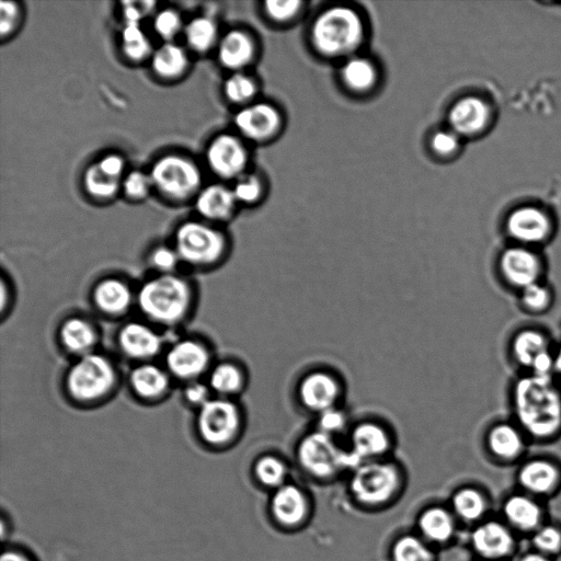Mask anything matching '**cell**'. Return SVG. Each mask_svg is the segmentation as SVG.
I'll return each mask as SVG.
<instances>
[{
    "label": "cell",
    "mask_w": 561,
    "mask_h": 561,
    "mask_svg": "<svg viewBox=\"0 0 561 561\" xmlns=\"http://www.w3.org/2000/svg\"><path fill=\"white\" fill-rule=\"evenodd\" d=\"M295 458L298 467L307 476L318 480L333 479L344 472H351L359 465L344 439L313 427L298 438Z\"/></svg>",
    "instance_id": "7a4b0ae2"
},
{
    "label": "cell",
    "mask_w": 561,
    "mask_h": 561,
    "mask_svg": "<svg viewBox=\"0 0 561 561\" xmlns=\"http://www.w3.org/2000/svg\"><path fill=\"white\" fill-rule=\"evenodd\" d=\"M118 342L126 355L137 359L150 358L161 348L159 335L139 322L127 323L119 332Z\"/></svg>",
    "instance_id": "44dd1931"
},
{
    "label": "cell",
    "mask_w": 561,
    "mask_h": 561,
    "mask_svg": "<svg viewBox=\"0 0 561 561\" xmlns=\"http://www.w3.org/2000/svg\"><path fill=\"white\" fill-rule=\"evenodd\" d=\"M209 168L219 176L230 179L239 175L247 164L243 145L231 135H219L209 145L206 153Z\"/></svg>",
    "instance_id": "e0dca14e"
},
{
    "label": "cell",
    "mask_w": 561,
    "mask_h": 561,
    "mask_svg": "<svg viewBox=\"0 0 561 561\" xmlns=\"http://www.w3.org/2000/svg\"><path fill=\"white\" fill-rule=\"evenodd\" d=\"M506 231L514 244L538 249L550 239L553 226L543 210L525 206L508 216Z\"/></svg>",
    "instance_id": "5bb4252c"
},
{
    "label": "cell",
    "mask_w": 561,
    "mask_h": 561,
    "mask_svg": "<svg viewBox=\"0 0 561 561\" xmlns=\"http://www.w3.org/2000/svg\"><path fill=\"white\" fill-rule=\"evenodd\" d=\"M496 275L505 288L517 294L547 279V262L538 249L513 244L499 255Z\"/></svg>",
    "instance_id": "ba28073f"
},
{
    "label": "cell",
    "mask_w": 561,
    "mask_h": 561,
    "mask_svg": "<svg viewBox=\"0 0 561 561\" xmlns=\"http://www.w3.org/2000/svg\"><path fill=\"white\" fill-rule=\"evenodd\" d=\"M273 519L283 528H298L309 518L310 500L302 488L287 482L274 490L270 502Z\"/></svg>",
    "instance_id": "9a60e30c"
},
{
    "label": "cell",
    "mask_w": 561,
    "mask_h": 561,
    "mask_svg": "<svg viewBox=\"0 0 561 561\" xmlns=\"http://www.w3.org/2000/svg\"><path fill=\"white\" fill-rule=\"evenodd\" d=\"M208 394V388L196 381L190 383L184 391V396L188 402L201 407L209 400Z\"/></svg>",
    "instance_id": "db71d44e"
},
{
    "label": "cell",
    "mask_w": 561,
    "mask_h": 561,
    "mask_svg": "<svg viewBox=\"0 0 561 561\" xmlns=\"http://www.w3.org/2000/svg\"><path fill=\"white\" fill-rule=\"evenodd\" d=\"M83 184L89 195L96 199L105 201L116 194L119 187V179L104 173L98 163H94L85 170Z\"/></svg>",
    "instance_id": "8d00e7d4"
},
{
    "label": "cell",
    "mask_w": 561,
    "mask_h": 561,
    "mask_svg": "<svg viewBox=\"0 0 561 561\" xmlns=\"http://www.w3.org/2000/svg\"><path fill=\"white\" fill-rule=\"evenodd\" d=\"M19 16V8L14 2L1 1L0 3V33L2 36L11 33L15 27Z\"/></svg>",
    "instance_id": "f907efd6"
},
{
    "label": "cell",
    "mask_w": 561,
    "mask_h": 561,
    "mask_svg": "<svg viewBox=\"0 0 561 561\" xmlns=\"http://www.w3.org/2000/svg\"><path fill=\"white\" fill-rule=\"evenodd\" d=\"M313 417V428L341 439L346 437L353 423L344 405L332 408Z\"/></svg>",
    "instance_id": "d590c367"
},
{
    "label": "cell",
    "mask_w": 561,
    "mask_h": 561,
    "mask_svg": "<svg viewBox=\"0 0 561 561\" xmlns=\"http://www.w3.org/2000/svg\"><path fill=\"white\" fill-rule=\"evenodd\" d=\"M432 147L437 153L449 156L459 147L458 135L454 131H437L432 137Z\"/></svg>",
    "instance_id": "c3c4849f"
},
{
    "label": "cell",
    "mask_w": 561,
    "mask_h": 561,
    "mask_svg": "<svg viewBox=\"0 0 561 561\" xmlns=\"http://www.w3.org/2000/svg\"><path fill=\"white\" fill-rule=\"evenodd\" d=\"M151 65L159 77L173 79L184 72L187 57L181 46L165 43L152 54Z\"/></svg>",
    "instance_id": "d6a6232c"
},
{
    "label": "cell",
    "mask_w": 561,
    "mask_h": 561,
    "mask_svg": "<svg viewBox=\"0 0 561 561\" xmlns=\"http://www.w3.org/2000/svg\"><path fill=\"white\" fill-rule=\"evenodd\" d=\"M552 375L561 383V343L557 344L554 348Z\"/></svg>",
    "instance_id": "9f6ffc18"
},
{
    "label": "cell",
    "mask_w": 561,
    "mask_h": 561,
    "mask_svg": "<svg viewBox=\"0 0 561 561\" xmlns=\"http://www.w3.org/2000/svg\"><path fill=\"white\" fill-rule=\"evenodd\" d=\"M453 510L463 520H476L485 510L483 496L474 489L465 488L457 491L453 497Z\"/></svg>",
    "instance_id": "f35d334b"
},
{
    "label": "cell",
    "mask_w": 561,
    "mask_h": 561,
    "mask_svg": "<svg viewBox=\"0 0 561 561\" xmlns=\"http://www.w3.org/2000/svg\"><path fill=\"white\" fill-rule=\"evenodd\" d=\"M96 163L104 173L115 179H121L124 171V160L121 156L107 154Z\"/></svg>",
    "instance_id": "f5cc1de1"
},
{
    "label": "cell",
    "mask_w": 561,
    "mask_h": 561,
    "mask_svg": "<svg viewBox=\"0 0 561 561\" xmlns=\"http://www.w3.org/2000/svg\"><path fill=\"white\" fill-rule=\"evenodd\" d=\"M248 376L241 366L232 362H224L211 370L209 385L220 398L230 399L245 388Z\"/></svg>",
    "instance_id": "4316f807"
},
{
    "label": "cell",
    "mask_w": 561,
    "mask_h": 561,
    "mask_svg": "<svg viewBox=\"0 0 561 561\" xmlns=\"http://www.w3.org/2000/svg\"><path fill=\"white\" fill-rule=\"evenodd\" d=\"M122 39L124 54L130 60H142L150 54V43L139 23H125Z\"/></svg>",
    "instance_id": "60d3db41"
},
{
    "label": "cell",
    "mask_w": 561,
    "mask_h": 561,
    "mask_svg": "<svg viewBox=\"0 0 561 561\" xmlns=\"http://www.w3.org/2000/svg\"><path fill=\"white\" fill-rule=\"evenodd\" d=\"M255 92L254 82L245 75L234 73L225 83L227 98L236 103H242L251 99Z\"/></svg>",
    "instance_id": "b9f144b4"
},
{
    "label": "cell",
    "mask_w": 561,
    "mask_h": 561,
    "mask_svg": "<svg viewBox=\"0 0 561 561\" xmlns=\"http://www.w3.org/2000/svg\"><path fill=\"white\" fill-rule=\"evenodd\" d=\"M472 545L481 556L495 559L506 556L511 551L513 538L503 525L489 522L474 530Z\"/></svg>",
    "instance_id": "7402d4cb"
},
{
    "label": "cell",
    "mask_w": 561,
    "mask_h": 561,
    "mask_svg": "<svg viewBox=\"0 0 561 561\" xmlns=\"http://www.w3.org/2000/svg\"><path fill=\"white\" fill-rule=\"evenodd\" d=\"M300 5L299 1H267L265 3L266 12L270 16L278 21H285L296 14Z\"/></svg>",
    "instance_id": "681fc988"
},
{
    "label": "cell",
    "mask_w": 561,
    "mask_h": 561,
    "mask_svg": "<svg viewBox=\"0 0 561 561\" xmlns=\"http://www.w3.org/2000/svg\"><path fill=\"white\" fill-rule=\"evenodd\" d=\"M345 83L354 90H366L375 81L376 72L373 65L364 58H351L342 69Z\"/></svg>",
    "instance_id": "ab89813d"
},
{
    "label": "cell",
    "mask_w": 561,
    "mask_h": 561,
    "mask_svg": "<svg viewBox=\"0 0 561 561\" xmlns=\"http://www.w3.org/2000/svg\"><path fill=\"white\" fill-rule=\"evenodd\" d=\"M363 37V24L355 11L335 7L323 12L312 27V41L319 51L330 56L354 50Z\"/></svg>",
    "instance_id": "5b68a950"
},
{
    "label": "cell",
    "mask_w": 561,
    "mask_h": 561,
    "mask_svg": "<svg viewBox=\"0 0 561 561\" xmlns=\"http://www.w3.org/2000/svg\"><path fill=\"white\" fill-rule=\"evenodd\" d=\"M236 201L232 190L214 184L199 192L196 198V209L208 219L222 220L230 216Z\"/></svg>",
    "instance_id": "d4e9b609"
},
{
    "label": "cell",
    "mask_w": 561,
    "mask_h": 561,
    "mask_svg": "<svg viewBox=\"0 0 561 561\" xmlns=\"http://www.w3.org/2000/svg\"><path fill=\"white\" fill-rule=\"evenodd\" d=\"M180 256L175 250L167 247L157 248L150 256L151 265L161 273L169 274L178 265Z\"/></svg>",
    "instance_id": "bcb514c9"
},
{
    "label": "cell",
    "mask_w": 561,
    "mask_h": 561,
    "mask_svg": "<svg viewBox=\"0 0 561 561\" xmlns=\"http://www.w3.org/2000/svg\"><path fill=\"white\" fill-rule=\"evenodd\" d=\"M522 561H548V560L541 554H528Z\"/></svg>",
    "instance_id": "6f0895ef"
},
{
    "label": "cell",
    "mask_w": 561,
    "mask_h": 561,
    "mask_svg": "<svg viewBox=\"0 0 561 561\" xmlns=\"http://www.w3.org/2000/svg\"><path fill=\"white\" fill-rule=\"evenodd\" d=\"M516 295L519 309L530 316L547 313L556 300L554 289L547 279L533 284Z\"/></svg>",
    "instance_id": "4dcf8cb0"
},
{
    "label": "cell",
    "mask_w": 561,
    "mask_h": 561,
    "mask_svg": "<svg viewBox=\"0 0 561 561\" xmlns=\"http://www.w3.org/2000/svg\"><path fill=\"white\" fill-rule=\"evenodd\" d=\"M253 56V43L243 32L230 31L220 41L218 57L229 69L244 67Z\"/></svg>",
    "instance_id": "484cf974"
},
{
    "label": "cell",
    "mask_w": 561,
    "mask_h": 561,
    "mask_svg": "<svg viewBox=\"0 0 561 561\" xmlns=\"http://www.w3.org/2000/svg\"><path fill=\"white\" fill-rule=\"evenodd\" d=\"M124 16L125 23H139L146 12L151 9L153 2L142 1L136 2H124Z\"/></svg>",
    "instance_id": "816d5d0a"
},
{
    "label": "cell",
    "mask_w": 561,
    "mask_h": 561,
    "mask_svg": "<svg viewBox=\"0 0 561 561\" xmlns=\"http://www.w3.org/2000/svg\"><path fill=\"white\" fill-rule=\"evenodd\" d=\"M60 339L69 352L85 355L94 346L96 333L88 321L80 318H71L62 324Z\"/></svg>",
    "instance_id": "f546056e"
},
{
    "label": "cell",
    "mask_w": 561,
    "mask_h": 561,
    "mask_svg": "<svg viewBox=\"0 0 561 561\" xmlns=\"http://www.w3.org/2000/svg\"><path fill=\"white\" fill-rule=\"evenodd\" d=\"M115 370L107 358L85 354L71 367L67 376L70 394L80 401H93L105 396L115 383Z\"/></svg>",
    "instance_id": "30bf717a"
},
{
    "label": "cell",
    "mask_w": 561,
    "mask_h": 561,
    "mask_svg": "<svg viewBox=\"0 0 561 561\" xmlns=\"http://www.w3.org/2000/svg\"><path fill=\"white\" fill-rule=\"evenodd\" d=\"M226 248L224 236L204 224L187 221L175 234L180 259L193 265H207L219 260Z\"/></svg>",
    "instance_id": "7c38bea8"
},
{
    "label": "cell",
    "mask_w": 561,
    "mask_h": 561,
    "mask_svg": "<svg viewBox=\"0 0 561 561\" xmlns=\"http://www.w3.org/2000/svg\"><path fill=\"white\" fill-rule=\"evenodd\" d=\"M252 471L257 483L276 490L287 483L289 467L282 456L266 453L255 459Z\"/></svg>",
    "instance_id": "f1b7e54d"
},
{
    "label": "cell",
    "mask_w": 561,
    "mask_h": 561,
    "mask_svg": "<svg viewBox=\"0 0 561 561\" xmlns=\"http://www.w3.org/2000/svg\"><path fill=\"white\" fill-rule=\"evenodd\" d=\"M402 466L389 458L365 461L351 471L350 491L367 507H379L393 501L403 486Z\"/></svg>",
    "instance_id": "3957f363"
},
{
    "label": "cell",
    "mask_w": 561,
    "mask_h": 561,
    "mask_svg": "<svg viewBox=\"0 0 561 561\" xmlns=\"http://www.w3.org/2000/svg\"><path fill=\"white\" fill-rule=\"evenodd\" d=\"M512 420L530 442L561 437V383L553 376L520 374L510 390Z\"/></svg>",
    "instance_id": "6da1fadb"
},
{
    "label": "cell",
    "mask_w": 561,
    "mask_h": 561,
    "mask_svg": "<svg viewBox=\"0 0 561 561\" xmlns=\"http://www.w3.org/2000/svg\"><path fill=\"white\" fill-rule=\"evenodd\" d=\"M345 396L346 383L343 377L329 367H316L305 371L295 386L298 405L313 416L343 405Z\"/></svg>",
    "instance_id": "8992f818"
},
{
    "label": "cell",
    "mask_w": 561,
    "mask_h": 561,
    "mask_svg": "<svg viewBox=\"0 0 561 561\" xmlns=\"http://www.w3.org/2000/svg\"><path fill=\"white\" fill-rule=\"evenodd\" d=\"M556 345L543 329L524 327L511 336L508 354L520 374L553 376Z\"/></svg>",
    "instance_id": "52a82bcc"
},
{
    "label": "cell",
    "mask_w": 561,
    "mask_h": 561,
    "mask_svg": "<svg viewBox=\"0 0 561 561\" xmlns=\"http://www.w3.org/2000/svg\"><path fill=\"white\" fill-rule=\"evenodd\" d=\"M197 426L206 443L215 447L227 446L234 442L242 431V411L231 399H209L201 407Z\"/></svg>",
    "instance_id": "9c48e42d"
},
{
    "label": "cell",
    "mask_w": 561,
    "mask_h": 561,
    "mask_svg": "<svg viewBox=\"0 0 561 561\" xmlns=\"http://www.w3.org/2000/svg\"><path fill=\"white\" fill-rule=\"evenodd\" d=\"M134 391L142 398H157L168 388L169 380L159 367L145 364L136 367L130 375Z\"/></svg>",
    "instance_id": "1f68e13d"
},
{
    "label": "cell",
    "mask_w": 561,
    "mask_h": 561,
    "mask_svg": "<svg viewBox=\"0 0 561 561\" xmlns=\"http://www.w3.org/2000/svg\"><path fill=\"white\" fill-rule=\"evenodd\" d=\"M448 118L454 133L473 136L489 125L491 111L483 100L468 96L459 100L450 108Z\"/></svg>",
    "instance_id": "d6986e66"
},
{
    "label": "cell",
    "mask_w": 561,
    "mask_h": 561,
    "mask_svg": "<svg viewBox=\"0 0 561 561\" xmlns=\"http://www.w3.org/2000/svg\"><path fill=\"white\" fill-rule=\"evenodd\" d=\"M152 185L169 198L181 201L193 195L201 184V173L188 159L165 156L159 159L150 172Z\"/></svg>",
    "instance_id": "4fadbf2b"
},
{
    "label": "cell",
    "mask_w": 561,
    "mask_h": 561,
    "mask_svg": "<svg viewBox=\"0 0 561 561\" xmlns=\"http://www.w3.org/2000/svg\"><path fill=\"white\" fill-rule=\"evenodd\" d=\"M152 185L150 175L141 171H133L124 179L123 186L127 196L134 199L145 197Z\"/></svg>",
    "instance_id": "ee69618b"
},
{
    "label": "cell",
    "mask_w": 561,
    "mask_h": 561,
    "mask_svg": "<svg viewBox=\"0 0 561 561\" xmlns=\"http://www.w3.org/2000/svg\"><path fill=\"white\" fill-rule=\"evenodd\" d=\"M208 363L207 350L201 343L192 340L175 343L167 354L169 370L180 379L197 378L205 371Z\"/></svg>",
    "instance_id": "ac0fdd59"
},
{
    "label": "cell",
    "mask_w": 561,
    "mask_h": 561,
    "mask_svg": "<svg viewBox=\"0 0 561 561\" xmlns=\"http://www.w3.org/2000/svg\"><path fill=\"white\" fill-rule=\"evenodd\" d=\"M96 306L108 314L124 312L131 301L130 290L119 279L107 278L98 284L94 289Z\"/></svg>",
    "instance_id": "83f0119b"
},
{
    "label": "cell",
    "mask_w": 561,
    "mask_h": 561,
    "mask_svg": "<svg viewBox=\"0 0 561 561\" xmlns=\"http://www.w3.org/2000/svg\"><path fill=\"white\" fill-rule=\"evenodd\" d=\"M508 520L520 529H531L539 524L540 508L525 496L511 497L504 507Z\"/></svg>",
    "instance_id": "e575fe53"
},
{
    "label": "cell",
    "mask_w": 561,
    "mask_h": 561,
    "mask_svg": "<svg viewBox=\"0 0 561 561\" xmlns=\"http://www.w3.org/2000/svg\"><path fill=\"white\" fill-rule=\"evenodd\" d=\"M529 442L523 430L512 419L493 422L484 434L488 451L502 461L518 459Z\"/></svg>",
    "instance_id": "2e32d148"
},
{
    "label": "cell",
    "mask_w": 561,
    "mask_h": 561,
    "mask_svg": "<svg viewBox=\"0 0 561 561\" xmlns=\"http://www.w3.org/2000/svg\"><path fill=\"white\" fill-rule=\"evenodd\" d=\"M234 123L244 136L262 140L276 131L279 116L273 106L259 103L241 110L236 115Z\"/></svg>",
    "instance_id": "ffe728a7"
},
{
    "label": "cell",
    "mask_w": 561,
    "mask_h": 561,
    "mask_svg": "<svg viewBox=\"0 0 561 561\" xmlns=\"http://www.w3.org/2000/svg\"><path fill=\"white\" fill-rule=\"evenodd\" d=\"M534 543L542 552H558L561 549V533L551 526L543 527L535 535Z\"/></svg>",
    "instance_id": "f6af8a7d"
},
{
    "label": "cell",
    "mask_w": 561,
    "mask_h": 561,
    "mask_svg": "<svg viewBox=\"0 0 561 561\" xmlns=\"http://www.w3.org/2000/svg\"><path fill=\"white\" fill-rule=\"evenodd\" d=\"M260 191L261 186L257 179L251 175L241 178L232 190L236 199L244 203L255 201Z\"/></svg>",
    "instance_id": "7dc6e473"
},
{
    "label": "cell",
    "mask_w": 561,
    "mask_h": 561,
    "mask_svg": "<svg viewBox=\"0 0 561 561\" xmlns=\"http://www.w3.org/2000/svg\"><path fill=\"white\" fill-rule=\"evenodd\" d=\"M0 561H33V559L25 552L11 548L2 552Z\"/></svg>",
    "instance_id": "11a10c76"
},
{
    "label": "cell",
    "mask_w": 561,
    "mask_h": 561,
    "mask_svg": "<svg viewBox=\"0 0 561 561\" xmlns=\"http://www.w3.org/2000/svg\"><path fill=\"white\" fill-rule=\"evenodd\" d=\"M392 561H434L430 543L420 535H403L391 548Z\"/></svg>",
    "instance_id": "836d02e7"
},
{
    "label": "cell",
    "mask_w": 561,
    "mask_h": 561,
    "mask_svg": "<svg viewBox=\"0 0 561 561\" xmlns=\"http://www.w3.org/2000/svg\"><path fill=\"white\" fill-rule=\"evenodd\" d=\"M344 442L362 463L389 458L396 447V434L392 426L386 421L377 417H364L353 421Z\"/></svg>",
    "instance_id": "8fae6325"
},
{
    "label": "cell",
    "mask_w": 561,
    "mask_h": 561,
    "mask_svg": "<svg viewBox=\"0 0 561 561\" xmlns=\"http://www.w3.org/2000/svg\"><path fill=\"white\" fill-rule=\"evenodd\" d=\"M420 536L428 543H445L454 535L455 520L449 511L442 506L423 510L417 518Z\"/></svg>",
    "instance_id": "cb8c5ba5"
},
{
    "label": "cell",
    "mask_w": 561,
    "mask_h": 561,
    "mask_svg": "<svg viewBox=\"0 0 561 561\" xmlns=\"http://www.w3.org/2000/svg\"><path fill=\"white\" fill-rule=\"evenodd\" d=\"M217 27L213 20L199 16L193 19L185 27V39L191 48L205 51L215 43Z\"/></svg>",
    "instance_id": "74e56055"
},
{
    "label": "cell",
    "mask_w": 561,
    "mask_h": 561,
    "mask_svg": "<svg viewBox=\"0 0 561 561\" xmlns=\"http://www.w3.org/2000/svg\"><path fill=\"white\" fill-rule=\"evenodd\" d=\"M560 476V469L554 462L545 458H535L522 466L518 479L526 490L547 493L558 484Z\"/></svg>",
    "instance_id": "603a6c76"
},
{
    "label": "cell",
    "mask_w": 561,
    "mask_h": 561,
    "mask_svg": "<svg viewBox=\"0 0 561 561\" xmlns=\"http://www.w3.org/2000/svg\"><path fill=\"white\" fill-rule=\"evenodd\" d=\"M191 300L187 284L170 274L154 277L142 285L138 295L141 311L160 323H174L183 318Z\"/></svg>",
    "instance_id": "277c9868"
},
{
    "label": "cell",
    "mask_w": 561,
    "mask_h": 561,
    "mask_svg": "<svg viewBox=\"0 0 561 561\" xmlns=\"http://www.w3.org/2000/svg\"><path fill=\"white\" fill-rule=\"evenodd\" d=\"M181 25L180 15L170 9L160 11L153 20L154 31L165 41L173 38L181 30Z\"/></svg>",
    "instance_id": "7bdbcfd3"
}]
</instances>
